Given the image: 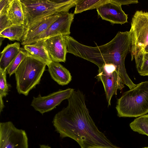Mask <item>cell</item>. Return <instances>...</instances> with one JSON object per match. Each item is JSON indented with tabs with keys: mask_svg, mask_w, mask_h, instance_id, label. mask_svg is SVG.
I'll list each match as a JSON object with an SVG mask.
<instances>
[{
	"mask_svg": "<svg viewBox=\"0 0 148 148\" xmlns=\"http://www.w3.org/2000/svg\"><path fill=\"white\" fill-rule=\"evenodd\" d=\"M27 29L43 18L68 12L75 6L76 0H20Z\"/></svg>",
	"mask_w": 148,
	"mask_h": 148,
	"instance_id": "obj_3",
	"label": "cell"
},
{
	"mask_svg": "<svg viewBox=\"0 0 148 148\" xmlns=\"http://www.w3.org/2000/svg\"><path fill=\"white\" fill-rule=\"evenodd\" d=\"M40 148H51V147L47 145H40Z\"/></svg>",
	"mask_w": 148,
	"mask_h": 148,
	"instance_id": "obj_27",
	"label": "cell"
},
{
	"mask_svg": "<svg viewBox=\"0 0 148 148\" xmlns=\"http://www.w3.org/2000/svg\"><path fill=\"white\" fill-rule=\"evenodd\" d=\"M143 52L144 53L148 52V45L145 48Z\"/></svg>",
	"mask_w": 148,
	"mask_h": 148,
	"instance_id": "obj_28",
	"label": "cell"
},
{
	"mask_svg": "<svg viewBox=\"0 0 148 148\" xmlns=\"http://www.w3.org/2000/svg\"><path fill=\"white\" fill-rule=\"evenodd\" d=\"M98 15L104 20L112 24H124L128 22V15L123 11L121 6L114 0H108L97 9Z\"/></svg>",
	"mask_w": 148,
	"mask_h": 148,
	"instance_id": "obj_11",
	"label": "cell"
},
{
	"mask_svg": "<svg viewBox=\"0 0 148 148\" xmlns=\"http://www.w3.org/2000/svg\"><path fill=\"white\" fill-rule=\"evenodd\" d=\"M98 68L97 78L103 84L108 106H110L112 97L117 94L118 90L124 87V84L114 64H105Z\"/></svg>",
	"mask_w": 148,
	"mask_h": 148,
	"instance_id": "obj_7",
	"label": "cell"
},
{
	"mask_svg": "<svg viewBox=\"0 0 148 148\" xmlns=\"http://www.w3.org/2000/svg\"><path fill=\"white\" fill-rule=\"evenodd\" d=\"M7 71L0 70V113L3 111L5 106L3 98L8 94L9 86L6 80Z\"/></svg>",
	"mask_w": 148,
	"mask_h": 148,
	"instance_id": "obj_22",
	"label": "cell"
},
{
	"mask_svg": "<svg viewBox=\"0 0 148 148\" xmlns=\"http://www.w3.org/2000/svg\"><path fill=\"white\" fill-rule=\"evenodd\" d=\"M131 60L148 45V11L137 10L132 17L129 31Z\"/></svg>",
	"mask_w": 148,
	"mask_h": 148,
	"instance_id": "obj_6",
	"label": "cell"
},
{
	"mask_svg": "<svg viewBox=\"0 0 148 148\" xmlns=\"http://www.w3.org/2000/svg\"><path fill=\"white\" fill-rule=\"evenodd\" d=\"M119 117H137L148 113V81L137 84L118 99L116 107Z\"/></svg>",
	"mask_w": 148,
	"mask_h": 148,
	"instance_id": "obj_4",
	"label": "cell"
},
{
	"mask_svg": "<svg viewBox=\"0 0 148 148\" xmlns=\"http://www.w3.org/2000/svg\"><path fill=\"white\" fill-rule=\"evenodd\" d=\"M74 16V14L72 13H63L58 19L46 30L32 40L27 45L56 36L69 35L71 33L70 27Z\"/></svg>",
	"mask_w": 148,
	"mask_h": 148,
	"instance_id": "obj_10",
	"label": "cell"
},
{
	"mask_svg": "<svg viewBox=\"0 0 148 148\" xmlns=\"http://www.w3.org/2000/svg\"><path fill=\"white\" fill-rule=\"evenodd\" d=\"M8 15L13 25L25 24L24 14L20 0H12L8 10Z\"/></svg>",
	"mask_w": 148,
	"mask_h": 148,
	"instance_id": "obj_17",
	"label": "cell"
},
{
	"mask_svg": "<svg viewBox=\"0 0 148 148\" xmlns=\"http://www.w3.org/2000/svg\"><path fill=\"white\" fill-rule=\"evenodd\" d=\"M27 56V54L25 50L21 48L18 54L7 69V73L10 77L14 73L20 64Z\"/></svg>",
	"mask_w": 148,
	"mask_h": 148,
	"instance_id": "obj_23",
	"label": "cell"
},
{
	"mask_svg": "<svg viewBox=\"0 0 148 148\" xmlns=\"http://www.w3.org/2000/svg\"><path fill=\"white\" fill-rule=\"evenodd\" d=\"M12 25L8 13L0 14V32Z\"/></svg>",
	"mask_w": 148,
	"mask_h": 148,
	"instance_id": "obj_24",
	"label": "cell"
},
{
	"mask_svg": "<svg viewBox=\"0 0 148 148\" xmlns=\"http://www.w3.org/2000/svg\"><path fill=\"white\" fill-rule=\"evenodd\" d=\"M130 126L134 131L148 136V114L135 119L130 123Z\"/></svg>",
	"mask_w": 148,
	"mask_h": 148,
	"instance_id": "obj_20",
	"label": "cell"
},
{
	"mask_svg": "<svg viewBox=\"0 0 148 148\" xmlns=\"http://www.w3.org/2000/svg\"><path fill=\"white\" fill-rule=\"evenodd\" d=\"M12 0H0V14L8 13V10Z\"/></svg>",
	"mask_w": 148,
	"mask_h": 148,
	"instance_id": "obj_25",
	"label": "cell"
},
{
	"mask_svg": "<svg viewBox=\"0 0 148 148\" xmlns=\"http://www.w3.org/2000/svg\"><path fill=\"white\" fill-rule=\"evenodd\" d=\"M74 89L68 88L60 90L44 96L39 95L37 97H33L31 104L36 111L43 114L55 108L64 100L68 99Z\"/></svg>",
	"mask_w": 148,
	"mask_h": 148,
	"instance_id": "obj_9",
	"label": "cell"
},
{
	"mask_svg": "<svg viewBox=\"0 0 148 148\" xmlns=\"http://www.w3.org/2000/svg\"><path fill=\"white\" fill-rule=\"evenodd\" d=\"M23 48L28 56L49 64L52 61L48 52L44 45V40H40L31 44L24 45Z\"/></svg>",
	"mask_w": 148,
	"mask_h": 148,
	"instance_id": "obj_15",
	"label": "cell"
},
{
	"mask_svg": "<svg viewBox=\"0 0 148 148\" xmlns=\"http://www.w3.org/2000/svg\"><path fill=\"white\" fill-rule=\"evenodd\" d=\"M47 66L51 78L59 85H65L71 81L70 72L59 62L52 61Z\"/></svg>",
	"mask_w": 148,
	"mask_h": 148,
	"instance_id": "obj_14",
	"label": "cell"
},
{
	"mask_svg": "<svg viewBox=\"0 0 148 148\" xmlns=\"http://www.w3.org/2000/svg\"><path fill=\"white\" fill-rule=\"evenodd\" d=\"M90 148H102V147H92Z\"/></svg>",
	"mask_w": 148,
	"mask_h": 148,
	"instance_id": "obj_29",
	"label": "cell"
},
{
	"mask_svg": "<svg viewBox=\"0 0 148 148\" xmlns=\"http://www.w3.org/2000/svg\"><path fill=\"white\" fill-rule=\"evenodd\" d=\"M26 30L25 24L12 25L0 32V37L21 42Z\"/></svg>",
	"mask_w": 148,
	"mask_h": 148,
	"instance_id": "obj_18",
	"label": "cell"
},
{
	"mask_svg": "<svg viewBox=\"0 0 148 148\" xmlns=\"http://www.w3.org/2000/svg\"><path fill=\"white\" fill-rule=\"evenodd\" d=\"M114 1L121 6L122 5H128L138 3V0H114Z\"/></svg>",
	"mask_w": 148,
	"mask_h": 148,
	"instance_id": "obj_26",
	"label": "cell"
},
{
	"mask_svg": "<svg viewBox=\"0 0 148 148\" xmlns=\"http://www.w3.org/2000/svg\"><path fill=\"white\" fill-rule=\"evenodd\" d=\"M108 0H76L74 14L97 8Z\"/></svg>",
	"mask_w": 148,
	"mask_h": 148,
	"instance_id": "obj_19",
	"label": "cell"
},
{
	"mask_svg": "<svg viewBox=\"0 0 148 148\" xmlns=\"http://www.w3.org/2000/svg\"><path fill=\"white\" fill-rule=\"evenodd\" d=\"M0 148H28L25 131L17 128L11 121L1 122Z\"/></svg>",
	"mask_w": 148,
	"mask_h": 148,
	"instance_id": "obj_8",
	"label": "cell"
},
{
	"mask_svg": "<svg viewBox=\"0 0 148 148\" xmlns=\"http://www.w3.org/2000/svg\"><path fill=\"white\" fill-rule=\"evenodd\" d=\"M46 65L39 60L26 57L14 73L18 92L27 96L40 83Z\"/></svg>",
	"mask_w": 148,
	"mask_h": 148,
	"instance_id": "obj_5",
	"label": "cell"
},
{
	"mask_svg": "<svg viewBox=\"0 0 148 148\" xmlns=\"http://www.w3.org/2000/svg\"><path fill=\"white\" fill-rule=\"evenodd\" d=\"M142 148H148V147H143Z\"/></svg>",
	"mask_w": 148,
	"mask_h": 148,
	"instance_id": "obj_30",
	"label": "cell"
},
{
	"mask_svg": "<svg viewBox=\"0 0 148 148\" xmlns=\"http://www.w3.org/2000/svg\"><path fill=\"white\" fill-rule=\"evenodd\" d=\"M63 38L67 53L90 62L98 67L105 64H113L124 84L130 89L136 86L128 76L125 65V57L130 52L129 31L119 32L108 43L95 47L82 44L69 35Z\"/></svg>",
	"mask_w": 148,
	"mask_h": 148,
	"instance_id": "obj_2",
	"label": "cell"
},
{
	"mask_svg": "<svg viewBox=\"0 0 148 148\" xmlns=\"http://www.w3.org/2000/svg\"><path fill=\"white\" fill-rule=\"evenodd\" d=\"M62 13L56 14L46 17L29 28L21 42V44L24 45H27L32 40L46 30Z\"/></svg>",
	"mask_w": 148,
	"mask_h": 148,
	"instance_id": "obj_13",
	"label": "cell"
},
{
	"mask_svg": "<svg viewBox=\"0 0 148 148\" xmlns=\"http://www.w3.org/2000/svg\"><path fill=\"white\" fill-rule=\"evenodd\" d=\"M44 45L52 61L65 62L67 52L63 36H56L44 40Z\"/></svg>",
	"mask_w": 148,
	"mask_h": 148,
	"instance_id": "obj_12",
	"label": "cell"
},
{
	"mask_svg": "<svg viewBox=\"0 0 148 148\" xmlns=\"http://www.w3.org/2000/svg\"><path fill=\"white\" fill-rule=\"evenodd\" d=\"M18 42L8 44L1 53L0 70L5 71L19 53L21 47Z\"/></svg>",
	"mask_w": 148,
	"mask_h": 148,
	"instance_id": "obj_16",
	"label": "cell"
},
{
	"mask_svg": "<svg viewBox=\"0 0 148 148\" xmlns=\"http://www.w3.org/2000/svg\"><path fill=\"white\" fill-rule=\"evenodd\" d=\"M67 100V106L56 114L52 121L61 138L73 139L81 148H119L99 130L90 115L82 91L74 90Z\"/></svg>",
	"mask_w": 148,
	"mask_h": 148,
	"instance_id": "obj_1",
	"label": "cell"
},
{
	"mask_svg": "<svg viewBox=\"0 0 148 148\" xmlns=\"http://www.w3.org/2000/svg\"><path fill=\"white\" fill-rule=\"evenodd\" d=\"M134 59L139 75L148 76V52H140L135 56Z\"/></svg>",
	"mask_w": 148,
	"mask_h": 148,
	"instance_id": "obj_21",
	"label": "cell"
}]
</instances>
